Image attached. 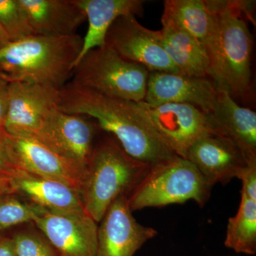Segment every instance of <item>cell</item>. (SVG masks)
Returning <instances> with one entry per match:
<instances>
[{"label": "cell", "instance_id": "obj_1", "mask_svg": "<svg viewBox=\"0 0 256 256\" xmlns=\"http://www.w3.org/2000/svg\"><path fill=\"white\" fill-rule=\"evenodd\" d=\"M58 108L96 120L128 154L154 165L176 156L141 110L138 102L107 97L68 82L60 89Z\"/></svg>", "mask_w": 256, "mask_h": 256}, {"label": "cell", "instance_id": "obj_2", "mask_svg": "<svg viewBox=\"0 0 256 256\" xmlns=\"http://www.w3.org/2000/svg\"><path fill=\"white\" fill-rule=\"evenodd\" d=\"M84 38L78 34H33L0 50V75L8 82H28L60 89L72 77Z\"/></svg>", "mask_w": 256, "mask_h": 256}, {"label": "cell", "instance_id": "obj_3", "mask_svg": "<svg viewBox=\"0 0 256 256\" xmlns=\"http://www.w3.org/2000/svg\"><path fill=\"white\" fill-rule=\"evenodd\" d=\"M100 132L79 192L84 210L96 223L118 197L136 190L152 166L128 154L114 136Z\"/></svg>", "mask_w": 256, "mask_h": 256}, {"label": "cell", "instance_id": "obj_4", "mask_svg": "<svg viewBox=\"0 0 256 256\" xmlns=\"http://www.w3.org/2000/svg\"><path fill=\"white\" fill-rule=\"evenodd\" d=\"M216 14L220 32V64L215 82L236 100L252 95V36L246 18L252 20V2L208 0Z\"/></svg>", "mask_w": 256, "mask_h": 256}, {"label": "cell", "instance_id": "obj_5", "mask_svg": "<svg viewBox=\"0 0 256 256\" xmlns=\"http://www.w3.org/2000/svg\"><path fill=\"white\" fill-rule=\"evenodd\" d=\"M212 186L191 162L178 156L152 165L144 180L128 196L132 212L193 200L208 202Z\"/></svg>", "mask_w": 256, "mask_h": 256}, {"label": "cell", "instance_id": "obj_6", "mask_svg": "<svg viewBox=\"0 0 256 256\" xmlns=\"http://www.w3.org/2000/svg\"><path fill=\"white\" fill-rule=\"evenodd\" d=\"M150 72L122 58L108 45L89 50L74 67L72 82L100 95L144 101Z\"/></svg>", "mask_w": 256, "mask_h": 256}, {"label": "cell", "instance_id": "obj_7", "mask_svg": "<svg viewBox=\"0 0 256 256\" xmlns=\"http://www.w3.org/2000/svg\"><path fill=\"white\" fill-rule=\"evenodd\" d=\"M141 110L176 156L186 159V153L198 139L218 134L210 114L185 104L150 106L138 102Z\"/></svg>", "mask_w": 256, "mask_h": 256}, {"label": "cell", "instance_id": "obj_8", "mask_svg": "<svg viewBox=\"0 0 256 256\" xmlns=\"http://www.w3.org/2000/svg\"><path fill=\"white\" fill-rule=\"evenodd\" d=\"M100 131L94 119L57 107L48 112L32 137L60 156L86 166Z\"/></svg>", "mask_w": 256, "mask_h": 256}, {"label": "cell", "instance_id": "obj_9", "mask_svg": "<svg viewBox=\"0 0 256 256\" xmlns=\"http://www.w3.org/2000/svg\"><path fill=\"white\" fill-rule=\"evenodd\" d=\"M106 44L122 58L150 72L178 74L165 52L160 30L142 26L134 15H124L114 22L106 34Z\"/></svg>", "mask_w": 256, "mask_h": 256}, {"label": "cell", "instance_id": "obj_10", "mask_svg": "<svg viewBox=\"0 0 256 256\" xmlns=\"http://www.w3.org/2000/svg\"><path fill=\"white\" fill-rule=\"evenodd\" d=\"M4 142L10 160L18 169L62 182L80 192L85 165L60 156L32 137L5 132Z\"/></svg>", "mask_w": 256, "mask_h": 256}, {"label": "cell", "instance_id": "obj_11", "mask_svg": "<svg viewBox=\"0 0 256 256\" xmlns=\"http://www.w3.org/2000/svg\"><path fill=\"white\" fill-rule=\"evenodd\" d=\"M58 256H97L98 223L86 212L44 210L33 222Z\"/></svg>", "mask_w": 256, "mask_h": 256}, {"label": "cell", "instance_id": "obj_12", "mask_svg": "<svg viewBox=\"0 0 256 256\" xmlns=\"http://www.w3.org/2000/svg\"><path fill=\"white\" fill-rule=\"evenodd\" d=\"M132 213L126 195L111 204L98 227L97 256H133L158 235L156 229L138 223Z\"/></svg>", "mask_w": 256, "mask_h": 256}, {"label": "cell", "instance_id": "obj_13", "mask_svg": "<svg viewBox=\"0 0 256 256\" xmlns=\"http://www.w3.org/2000/svg\"><path fill=\"white\" fill-rule=\"evenodd\" d=\"M60 89L28 82H9V105L4 131L32 137L48 112L58 107Z\"/></svg>", "mask_w": 256, "mask_h": 256}, {"label": "cell", "instance_id": "obj_14", "mask_svg": "<svg viewBox=\"0 0 256 256\" xmlns=\"http://www.w3.org/2000/svg\"><path fill=\"white\" fill-rule=\"evenodd\" d=\"M218 89L210 78L168 72H150L144 104L150 106L185 104L206 114L214 111Z\"/></svg>", "mask_w": 256, "mask_h": 256}, {"label": "cell", "instance_id": "obj_15", "mask_svg": "<svg viewBox=\"0 0 256 256\" xmlns=\"http://www.w3.org/2000/svg\"><path fill=\"white\" fill-rule=\"evenodd\" d=\"M162 24H171L188 32L206 48L216 82L220 64V32L216 14L208 0H165Z\"/></svg>", "mask_w": 256, "mask_h": 256}, {"label": "cell", "instance_id": "obj_16", "mask_svg": "<svg viewBox=\"0 0 256 256\" xmlns=\"http://www.w3.org/2000/svg\"><path fill=\"white\" fill-rule=\"evenodd\" d=\"M186 159L213 186L216 184H226L234 178H238L252 164L238 146L220 134L198 139L190 146Z\"/></svg>", "mask_w": 256, "mask_h": 256}, {"label": "cell", "instance_id": "obj_17", "mask_svg": "<svg viewBox=\"0 0 256 256\" xmlns=\"http://www.w3.org/2000/svg\"><path fill=\"white\" fill-rule=\"evenodd\" d=\"M10 184L15 194L48 212H85L78 192L62 182L18 169L10 178Z\"/></svg>", "mask_w": 256, "mask_h": 256}, {"label": "cell", "instance_id": "obj_18", "mask_svg": "<svg viewBox=\"0 0 256 256\" xmlns=\"http://www.w3.org/2000/svg\"><path fill=\"white\" fill-rule=\"evenodd\" d=\"M218 134L236 144L250 164L256 163V112L239 105L228 92L218 90V102L210 114Z\"/></svg>", "mask_w": 256, "mask_h": 256}, {"label": "cell", "instance_id": "obj_19", "mask_svg": "<svg viewBox=\"0 0 256 256\" xmlns=\"http://www.w3.org/2000/svg\"><path fill=\"white\" fill-rule=\"evenodd\" d=\"M34 34L65 36L76 34L86 20L74 0H18Z\"/></svg>", "mask_w": 256, "mask_h": 256}, {"label": "cell", "instance_id": "obj_20", "mask_svg": "<svg viewBox=\"0 0 256 256\" xmlns=\"http://www.w3.org/2000/svg\"><path fill=\"white\" fill-rule=\"evenodd\" d=\"M74 2L88 22L76 64L89 50L106 44L107 32L118 18L128 14L142 16L146 4L143 0H74Z\"/></svg>", "mask_w": 256, "mask_h": 256}, {"label": "cell", "instance_id": "obj_21", "mask_svg": "<svg viewBox=\"0 0 256 256\" xmlns=\"http://www.w3.org/2000/svg\"><path fill=\"white\" fill-rule=\"evenodd\" d=\"M160 32L165 52L178 74L210 78V58L201 42L188 32L171 24H162Z\"/></svg>", "mask_w": 256, "mask_h": 256}, {"label": "cell", "instance_id": "obj_22", "mask_svg": "<svg viewBox=\"0 0 256 256\" xmlns=\"http://www.w3.org/2000/svg\"><path fill=\"white\" fill-rule=\"evenodd\" d=\"M240 206L229 218L224 245L239 254L256 252V201L242 194Z\"/></svg>", "mask_w": 256, "mask_h": 256}, {"label": "cell", "instance_id": "obj_23", "mask_svg": "<svg viewBox=\"0 0 256 256\" xmlns=\"http://www.w3.org/2000/svg\"><path fill=\"white\" fill-rule=\"evenodd\" d=\"M44 210L16 194L0 197V230L20 224L32 223Z\"/></svg>", "mask_w": 256, "mask_h": 256}, {"label": "cell", "instance_id": "obj_24", "mask_svg": "<svg viewBox=\"0 0 256 256\" xmlns=\"http://www.w3.org/2000/svg\"><path fill=\"white\" fill-rule=\"evenodd\" d=\"M0 23L11 42L34 34L18 0H0Z\"/></svg>", "mask_w": 256, "mask_h": 256}, {"label": "cell", "instance_id": "obj_25", "mask_svg": "<svg viewBox=\"0 0 256 256\" xmlns=\"http://www.w3.org/2000/svg\"><path fill=\"white\" fill-rule=\"evenodd\" d=\"M11 238L16 256H58L54 248L38 229H24Z\"/></svg>", "mask_w": 256, "mask_h": 256}, {"label": "cell", "instance_id": "obj_26", "mask_svg": "<svg viewBox=\"0 0 256 256\" xmlns=\"http://www.w3.org/2000/svg\"><path fill=\"white\" fill-rule=\"evenodd\" d=\"M238 178L242 182L240 193L256 201V163L248 165Z\"/></svg>", "mask_w": 256, "mask_h": 256}, {"label": "cell", "instance_id": "obj_27", "mask_svg": "<svg viewBox=\"0 0 256 256\" xmlns=\"http://www.w3.org/2000/svg\"><path fill=\"white\" fill-rule=\"evenodd\" d=\"M4 132H0V176L11 178L18 171L12 162L4 142Z\"/></svg>", "mask_w": 256, "mask_h": 256}, {"label": "cell", "instance_id": "obj_28", "mask_svg": "<svg viewBox=\"0 0 256 256\" xmlns=\"http://www.w3.org/2000/svg\"><path fill=\"white\" fill-rule=\"evenodd\" d=\"M9 105V82L0 75V132H4V122Z\"/></svg>", "mask_w": 256, "mask_h": 256}, {"label": "cell", "instance_id": "obj_29", "mask_svg": "<svg viewBox=\"0 0 256 256\" xmlns=\"http://www.w3.org/2000/svg\"><path fill=\"white\" fill-rule=\"evenodd\" d=\"M0 256H16L11 237H2L0 239Z\"/></svg>", "mask_w": 256, "mask_h": 256}, {"label": "cell", "instance_id": "obj_30", "mask_svg": "<svg viewBox=\"0 0 256 256\" xmlns=\"http://www.w3.org/2000/svg\"><path fill=\"white\" fill-rule=\"evenodd\" d=\"M10 194H15L10 184V178L0 176V197Z\"/></svg>", "mask_w": 256, "mask_h": 256}, {"label": "cell", "instance_id": "obj_31", "mask_svg": "<svg viewBox=\"0 0 256 256\" xmlns=\"http://www.w3.org/2000/svg\"><path fill=\"white\" fill-rule=\"evenodd\" d=\"M10 42H10L9 36H8L4 28L0 23V50L6 46Z\"/></svg>", "mask_w": 256, "mask_h": 256}, {"label": "cell", "instance_id": "obj_32", "mask_svg": "<svg viewBox=\"0 0 256 256\" xmlns=\"http://www.w3.org/2000/svg\"><path fill=\"white\" fill-rule=\"evenodd\" d=\"M1 238H2V236H0V239H1Z\"/></svg>", "mask_w": 256, "mask_h": 256}]
</instances>
